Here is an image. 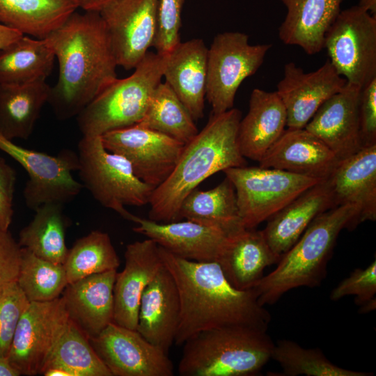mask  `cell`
<instances>
[{
	"mask_svg": "<svg viewBox=\"0 0 376 376\" xmlns=\"http://www.w3.org/2000/svg\"><path fill=\"white\" fill-rule=\"evenodd\" d=\"M58 63L48 103L58 119L77 116L117 79L111 42L97 11H75L45 38Z\"/></svg>",
	"mask_w": 376,
	"mask_h": 376,
	"instance_id": "6da1fadb",
	"label": "cell"
},
{
	"mask_svg": "<svg viewBox=\"0 0 376 376\" xmlns=\"http://www.w3.org/2000/svg\"><path fill=\"white\" fill-rule=\"evenodd\" d=\"M159 248L180 295L181 311L175 345L182 346L199 332L224 327L267 331L271 315L259 303L253 288H234L217 262L189 260Z\"/></svg>",
	"mask_w": 376,
	"mask_h": 376,
	"instance_id": "7a4b0ae2",
	"label": "cell"
},
{
	"mask_svg": "<svg viewBox=\"0 0 376 376\" xmlns=\"http://www.w3.org/2000/svg\"><path fill=\"white\" fill-rule=\"evenodd\" d=\"M241 111L232 108L211 114L203 129L187 143L170 175L153 189L148 219L161 223L180 221L185 198L205 179L224 170L246 165L237 143Z\"/></svg>",
	"mask_w": 376,
	"mask_h": 376,
	"instance_id": "3957f363",
	"label": "cell"
},
{
	"mask_svg": "<svg viewBox=\"0 0 376 376\" xmlns=\"http://www.w3.org/2000/svg\"><path fill=\"white\" fill-rule=\"evenodd\" d=\"M359 212L352 205L334 207L317 216L276 267L253 288L262 306L273 304L287 292L299 287L319 286L327 275L337 237L344 228L358 225Z\"/></svg>",
	"mask_w": 376,
	"mask_h": 376,
	"instance_id": "277c9868",
	"label": "cell"
},
{
	"mask_svg": "<svg viewBox=\"0 0 376 376\" xmlns=\"http://www.w3.org/2000/svg\"><path fill=\"white\" fill-rule=\"evenodd\" d=\"M181 376H252L272 359L267 331L231 326L203 331L182 344Z\"/></svg>",
	"mask_w": 376,
	"mask_h": 376,
	"instance_id": "5b68a950",
	"label": "cell"
},
{
	"mask_svg": "<svg viewBox=\"0 0 376 376\" xmlns=\"http://www.w3.org/2000/svg\"><path fill=\"white\" fill-rule=\"evenodd\" d=\"M164 65L163 54L148 52L130 77L117 78L77 116L82 135L101 136L138 123L161 82Z\"/></svg>",
	"mask_w": 376,
	"mask_h": 376,
	"instance_id": "8992f818",
	"label": "cell"
},
{
	"mask_svg": "<svg viewBox=\"0 0 376 376\" xmlns=\"http://www.w3.org/2000/svg\"><path fill=\"white\" fill-rule=\"evenodd\" d=\"M79 176L100 205L133 221L125 206L148 204L153 188L138 178L124 157L104 146L101 136H83L78 143Z\"/></svg>",
	"mask_w": 376,
	"mask_h": 376,
	"instance_id": "52a82bcc",
	"label": "cell"
},
{
	"mask_svg": "<svg viewBox=\"0 0 376 376\" xmlns=\"http://www.w3.org/2000/svg\"><path fill=\"white\" fill-rule=\"evenodd\" d=\"M224 173L234 186L240 217L246 229L255 228L322 181L280 169L246 165L229 168Z\"/></svg>",
	"mask_w": 376,
	"mask_h": 376,
	"instance_id": "ba28073f",
	"label": "cell"
},
{
	"mask_svg": "<svg viewBox=\"0 0 376 376\" xmlns=\"http://www.w3.org/2000/svg\"><path fill=\"white\" fill-rule=\"evenodd\" d=\"M324 48L338 74L362 88L376 78V16L359 6L340 10L326 33Z\"/></svg>",
	"mask_w": 376,
	"mask_h": 376,
	"instance_id": "9c48e42d",
	"label": "cell"
},
{
	"mask_svg": "<svg viewBox=\"0 0 376 376\" xmlns=\"http://www.w3.org/2000/svg\"><path fill=\"white\" fill-rule=\"evenodd\" d=\"M271 44L251 45L249 36L239 31L217 34L207 49L206 95L212 114L233 108L242 81L262 65Z\"/></svg>",
	"mask_w": 376,
	"mask_h": 376,
	"instance_id": "30bf717a",
	"label": "cell"
},
{
	"mask_svg": "<svg viewBox=\"0 0 376 376\" xmlns=\"http://www.w3.org/2000/svg\"><path fill=\"white\" fill-rule=\"evenodd\" d=\"M0 150L28 173L23 197L29 209L35 211L47 203L65 205L84 188L72 175V172L79 169V157L70 149H63L56 155H50L21 147L0 134Z\"/></svg>",
	"mask_w": 376,
	"mask_h": 376,
	"instance_id": "8fae6325",
	"label": "cell"
},
{
	"mask_svg": "<svg viewBox=\"0 0 376 376\" xmlns=\"http://www.w3.org/2000/svg\"><path fill=\"white\" fill-rule=\"evenodd\" d=\"M68 321L61 296L51 301H29L18 321L7 354L22 375H40Z\"/></svg>",
	"mask_w": 376,
	"mask_h": 376,
	"instance_id": "7c38bea8",
	"label": "cell"
},
{
	"mask_svg": "<svg viewBox=\"0 0 376 376\" xmlns=\"http://www.w3.org/2000/svg\"><path fill=\"white\" fill-rule=\"evenodd\" d=\"M109 151L124 157L135 175L155 189L173 170L185 144L136 124L101 136Z\"/></svg>",
	"mask_w": 376,
	"mask_h": 376,
	"instance_id": "4fadbf2b",
	"label": "cell"
},
{
	"mask_svg": "<svg viewBox=\"0 0 376 376\" xmlns=\"http://www.w3.org/2000/svg\"><path fill=\"white\" fill-rule=\"evenodd\" d=\"M159 0H111L99 13L118 66L134 69L152 47Z\"/></svg>",
	"mask_w": 376,
	"mask_h": 376,
	"instance_id": "5bb4252c",
	"label": "cell"
},
{
	"mask_svg": "<svg viewBox=\"0 0 376 376\" xmlns=\"http://www.w3.org/2000/svg\"><path fill=\"white\" fill-rule=\"evenodd\" d=\"M89 341L112 376L173 375L168 354L136 329L112 322Z\"/></svg>",
	"mask_w": 376,
	"mask_h": 376,
	"instance_id": "9a60e30c",
	"label": "cell"
},
{
	"mask_svg": "<svg viewBox=\"0 0 376 376\" xmlns=\"http://www.w3.org/2000/svg\"><path fill=\"white\" fill-rule=\"evenodd\" d=\"M346 84L329 60L306 73L293 62L285 64L276 92L286 109L288 128H304L320 107Z\"/></svg>",
	"mask_w": 376,
	"mask_h": 376,
	"instance_id": "2e32d148",
	"label": "cell"
},
{
	"mask_svg": "<svg viewBox=\"0 0 376 376\" xmlns=\"http://www.w3.org/2000/svg\"><path fill=\"white\" fill-rule=\"evenodd\" d=\"M134 231L152 240L180 258L196 262H217L229 236L216 228L190 220L156 222L135 215Z\"/></svg>",
	"mask_w": 376,
	"mask_h": 376,
	"instance_id": "e0dca14e",
	"label": "cell"
},
{
	"mask_svg": "<svg viewBox=\"0 0 376 376\" xmlns=\"http://www.w3.org/2000/svg\"><path fill=\"white\" fill-rule=\"evenodd\" d=\"M361 90L347 83L320 107L304 127L324 142L339 161L363 148L359 118Z\"/></svg>",
	"mask_w": 376,
	"mask_h": 376,
	"instance_id": "ac0fdd59",
	"label": "cell"
},
{
	"mask_svg": "<svg viewBox=\"0 0 376 376\" xmlns=\"http://www.w3.org/2000/svg\"><path fill=\"white\" fill-rule=\"evenodd\" d=\"M124 257L113 285V322L136 329L141 295L164 264L159 245L149 238L127 244Z\"/></svg>",
	"mask_w": 376,
	"mask_h": 376,
	"instance_id": "d6986e66",
	"label": "cell"
},
{
	"mask_svg": "<svg viewBox=\"0 0 376 376\" xmlns=\"http://www.w3.org/2000/svg\"><path fill=\"white\" fill-rule=\"evenodd\" d=\"M180 311L177 285L164 265L141 295L136 330L148 341L168 354L175 342Z\"/></svg>",
	"mask_w": 376,
	"mask_h": 376,
	"instance_id": "ffe728a7",
	"label": "cell"
},
{
	"mask_svg": "<svg viewBox=\"0 0 376 376\" xmlns=\"http://www.w3.org/2000/svg\"><path fill=\"white\" fill-rule=\"evenodd\" d=\"M116 270L91 274L68 283L62 292L69 320L88 339L113 322Z\"/></svg>",
	"mask_w": 376,
	"mask_h": 376,
	"instance_id": "44dd1931",
	"label": "cell"
},
{
	"mask_svg": "<svg viewBox=\"0 0 376 376\" xmlns=\"http://www.w3.org/2000/svg\"><path fill=\"white\" fill-rule=\"evenodd\" d=\"M338 162L329 147L306 129L288 128L260 159L259 166L325 180Z\"/></svg>",
	"mask_w": 376,
	"mask_h": 376,
	"instance_id": "7402d4cb",
	"label": "cell"
},
{
	"mask_svg": "<svg viewBox=\"0 0 376 376\" xmlns=\"http://www.w3.org/2000/svg\"><path fill=\"white\" fill-rule=\"evenodd\" d=\"M326 180L335 206L356 207L358 224L376 220V145L339 161Z\"/></svg>",
	"mask_w": 376,
	"mask_h": 376,
	"instance_id": "603a6c76",
	"label": "cell"
},
{
	"mask_svg": "<svg viewBox=\"0 0 376 376\" xmlns=\"http://www.w3.org/2000/svg\"><path fill=\"white\" fill-rule=\"evenodd\" d=\"M207 49L202 39L180 42L164 55L163 77L196 121L203 117Z\"/></svg>",
	"mask_w": 376,
	"mask_h": 376,
	"instance_id": "cb8c5ba5",
	"label": "cell"
},
{
	"mask_svg": "<svg viewBox=\"0 0 376 376\" xmlns=\"http://www.w3.org/2000/svg\"><path fill=\"white\" fill-rule=\"evenodd\" d=\"M334 207L336 206L329 186L326 180H322L303 191L269 218L262 233L280 259L317 216Z\"/></svg>",
	"mask_w": 376,
	"mask_h": 376,
	"instance_id": "d4e9b609",
	"label": "cell"
},
{
	"mask_svg": "<svg viewBox=\"0 0 376 376\" xmlns=\"http://www.w3.org/2000/svg\"><path fill=\"white\" fill-rule=\"evenodd\" d=\"M286 125V109L277 93L254 88L248 113L238 127L237 143L242 155L259 162L283 133Z\"/></svg>",
	"mask_w": 376,
	"mask_h": 376,
	"instance_id": "484cf974",
	"label": "cell"
},
{
	"mask_svg": "<svg viewBox=\"0 0 376 376\" xmlns=\"http://www.w3.org/2000/svg\"><path fill=\"white\" fill-rule=\"evenodd\" d=\"M287 14L279 28L285 45H297L309 55L323 48L326 33L340 11L343 0H279Z\"/></svg>",
	"mask_w": 376,
	"mask_h": 376,
	"instance_id": "4316f807",
	"label": "cell"
},
{
	"mask_svg": "<svg viewBox=\"0 0 376 376\" xmlns=\"http://www.w3.org/2000/svg\"><path fill=\"white\" fill-rule=\"evenodd\" d=\"M279 260L262 230L244 228L229 236L217 263L234 288L246 290L253 288L264 276L265 268Z\"/></svg>",
	"mask_w": 376,
	"mask_h": 376,
	"instance_id": "83f0119b",
	"label": "cell"
},
{
	"mask_svg": "<svg viewBox=\"0 0 376 376\" xmlns=\"http://www.w3.org/2000/svg\"><path fill=\"white\" fill-rule=\"evenodd\" d=\"M46 80L25 84H0V134L9 140L27 139L48 102Z\"/></svg>",
	"mask_w": 376,
	"mask_h": 376,
	"instance_id": "f1b7e54d",
	"label": "cell"
},
{
	"mask_svg": "<svg viewBox=\"0 0 376 376\" xmlns=\"http://www.w3.org/2000/svg\"><path fill=\"white\" fill-rule=\"evenodd\" d=\"M179 217L218 228L228 235L244 228L234 186L226 177L212 189L191 191L181 204Z\"/></svg>",
	"mask_w": 376,
	"mask_h": 376,
	"instance_id": "f546056e",
	"label": "cell"
},
{
	"mask_svg": "<svg viewBox=\"0 0 376 376\" xmlns=\"http://www.w3.org/2000/svg\"><path fill=\"white\" fill-rule=\"evenodd\" d=\"M77 8L75 0H0V24L44 39Z\"/></svg>",
	"mask_w": 376,
	"mask_h": 376,
	"instance_id": "4dcf8cb0",
	"label": "cell"
},
{
	"mask_svg": "<svg viewBox=\"0 0 376 376\" xmlns=\"http://www.w3.org/2000/svg\"><path fill=\"white\" fill-rule=\"evenodd\" d=\"M55 58L45 39L23 35L0 49V84H25L46 80Z\"/></svg>",
	"mask_w": 376,
	"mask_h": 376,
	"instance_id": "1f68e13d",
	"label": "cell"
},
{
	"mask_svg": "<svg viewBox=\"0 0 376 376\" xmlns=\"http://www.w3.org/2000/svg\"><path fill=\"white\" fill-rule=\"evenodd\" d=\"M63 205L47 203L39 206L33 219L19 233L20 246L41 258L63 265L69 251L65 243L67 221Z\"/></svg>",
	"mask_w": 376,
	"mask_h": 376,
	"instance_id": "d6a6232c",
	"label": "cell"
},
{
	"mask_svg": "<svg viewBox=\"0 0 376 376\" xmlns=\"http://www.w3.org/2000/svg\"><path fill=\"white\" fill-rule=\"evenodd\" d=\"M194 121L171 87L160 82L150 97L143 117L136 124L186 144L198 132Z\"/></svg>",
	"mask_w": 376,
	"mask_h": 376,
	"instance_id": "836d02e7",
	"label": "cell"
},
{
	"mask_svg": "<svg viewBox=\"0 0 376 376\" xmlns=\"http://www.w3.org/2000/svg\"><path fill=\"white\" fill-rule=\"evenodd\" d=\"M48 368L61 369L71 376H112L89 339L70 320L47 359L40 375Z\"/></svg>",
	"mask_w": 376,
	"mask_h": 376,
	"instance_id": "e575fe53",
	"label": "cell"
},
{
	"mask_svg": "<svg viewBox=\"0 0 376 376\" xmlns=\"http://www.w3.org/2000/svg\"><path fill=\"white\" fill-rule=\"evenodd\" d=\"M63 265L70 283L91 274L117 269L120 260L109 234L93 230L75 242Z\"/></svg>",
	"mask_w": 376,
	"mask_h": 376,
	"instance_id": "d590c367",
	"label": "cell"
},
{
	"mask_svg": "<svg viewBox=\"0 0 376 376\" xmlns=\"http://www.w3.org/2000/svg\"><path fill=\"white\" fill-rule=\"evenodd\" d=\"M16 282L29 301L58 298L68 284L62 264L41 258L23 247Z\"/></svg>",
	"mask_w": 376,
	"mask_h": 376,
	"instance_id": "8d00e7d4",
	"label": "cell"
},
{
	"mask_svg": "<svg viewBox=\"0 0 376 376\" xmlns=\"http://www.w3.org/2000/svg\"><path fill=\"white\" fill-rule=\"evenodd\" d=\"M272 359L282 368L285 376H369L372 373L354 371L339 367L316 348H304L290 340L274 343Z\"/></svg>",
	"mask_w": 376,
	"mask_h": 376,
	"instance_id": "74e56055",
	"label": "cell"
},
{
	"mask_svg": "<svg viewBox=\"0 0 376 376\" xmlns=\"http://www.w3.org/2000/svg\"><path fill=\"white\" fill-rule=\"evenodd\" d=\"M29 303L16 281L0 290V356H7L18 321Z\"/></svg>",
	"mask_w": 376,
	"mask_h": 376,
	"instance_id": "f35d334b",
	"label": "cell"
},
{
	"mask_svg": "<svg viewBox=\"0 0 376 376\" xmlns=\"http://www.w3.org/2000/svg\"><path fill=\"white\" fill-rule=\"evenodd\" d=\"M185 0H159L157 29L152 45L165 54L180 42L181 14Z\"/></svg>",
	"mask_w": 376,
	"mask_h": 376,
	"instance_id": "ab89813d",
	"label": "cell"
},
{
	"mask_svg": "<svg viewBox=\"0 0 376 376\" xmlns=\"http://www.w3.org/2000/svg\"><path fill=\"white\" fill-rule=\"evenodd\" d=\"M376 260L362 269L357 268L343 279L331 292L330 299L337 301L348 295H354V302L361 306L375 298Z\"/></svg>",
	"mask_w": 376,
	"mask_h": 376,
	"instance_id": "60d3db41",
	"label": "cell"
},
{
	"mask_svg": "<svg viewBox=\"0 0 376 376\" xmlns=\"http://www.w3.org/2000/svg\"><path fill=\"white\" fill-rule=\"evenodd\" d=\"M359 118L363 148L376 145V78L361 90Z\"/></svg>",
	"mask_w": 376,
	"mask_h": 376,
	"instance_id": "b9f144b4",
	"label": "cell"
},
{
	"mask_svg": "<svg viewBox=\"0 0 376 376\" xmlns=\"http://www.w3.org/2000/svg\"><path fill=\"white\" fill-rule=\"evenodd\" d=\"M22 247L8 230L0 228V290L17 281Z\"/></svg>",
	"mask_w": 376,
	"mask_h": 376,
	"instance_id": "7bdbcfd3",
	"label": "cell"
},
{
	"mask_svg": "<svg viewBox=\"0 0 376 376\" xmlns=\"http://www.w3.org/2000/svg\"><path fill=\"white\" fill-rule=\"evenodd\" d=\"M15 184V170L0 157V189L12 201L14 198Z\"/></svg>",
	"mask_w": 376,
	"mask_h": 376,
	"instance_id": "ee69618b",
	"label": "cell"
},
{
	"mask_svg": "<svg viewBox=\"0 0 376 376\" xmlns=\"http://www.w3.org/2000/svg\"><path fill=\"white\" fill-rule=\"evenodd\" d=\"M13 201L0 189V228L8 230L13 216Z\"/></svg>",
	"mask_w": 376,
	"mask_h": 376,
	"instance_id": "f6af8a7d",
	"label": "cell"
},
{
	"mask_svg": "<svg viewBox=\"0 0 376 376\" xmlns=\"http://www.w3.org/2000/svg\"><path fill=\"white\" fill-rule=\"evenodd\" d=\"M23 34L0 24V49L19 39Z\"/></svg>",
	"mask_w": 376,
	"mask_h": 376,
	"instance_id": "bcb514c9",
	"label": "cell"
},
{
	"mask_svg": "<svg viewBox=\"0 0 376 376\" xmlns=\"http://www.w3.org/2000/svg\"><path fill=\"white\" fill-rule=\"evenodd\" d=\"M78 7L84 11H97L111 0H75Z\"/></svg>",
	"mask_w": 376,
	"mask_h": 376,
	"instance_id": "7dc6e473",
	"label": "cell"
},
{
	"mask_svg": "<svg viewBox=\"0 0 376 376\" xmlns=\"http://www.w3.org/2000/svg\"><path fill=\"white\" fill-rule=\"evenodd\" d=\"M20 372L10 363L7 356H0V376H19Z\"/></svg>",
	"mask_w": 376,
	"mask_h": 376,
	"instance_id": "c3c4849f",
	"label": "cell"
},
{
	"mask_svg": "<svg viewBox=\"0 0 376 376\" xmlns=\"http://www.w3.org/2000/svg\"><path fill=\"white\" fill-rule=\"evenodd\" d=\"M358 6L372 15L376 16V0H359Z\"/></svg>",
	"mask_w": 376,
	"mask_h": 376,
	"instance_id": "681fc988",
	"label": "cell"
},
{
	"mask_svg": "<svg viewBox=\"0 0 376 376\" xmlns=\"http://www.w3.org/2000/svg\"><path fill=\"white\" fill-rule=\"evenodd\" d=\"M376 308V299L374 298L364 304L360 306L359 312L360 313H367L373 311Z\"/></svg>",
	"mask_w": 376,
	"mask_h": 376,
	"instance_id": "f907efd6",
	"label": "cell"
}]
</instances>
